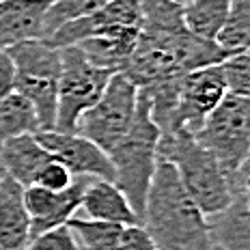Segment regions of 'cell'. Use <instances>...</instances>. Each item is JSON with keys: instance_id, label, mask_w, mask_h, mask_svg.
Here are the masks:
<instances>
[{"instance_id": "1", "label": "cell", "mask_w": 250, "mask_h": 250, "mask_svg": "<svg viewBox=\"0 0 250 250\" xmlns=\"http://www.w3.org/2000/svg\"><path fill=\"white\" fill-rule=\"evenodd\" d=\"M233 56L220 43L203 39L186 26L184 4L175 0H143V24L132 56L121 74L138 88L179 82L186 74L220 65Z\"/></svg>"}, {"instance_id": "2", "label": "cell", "mask_w": 250, "mask_h": 250, "mask_svg": "<svg viewBox=\"0 0 250 250\" xmlns=\"http://www.w3.org/2000/svg\"><path fill=\"white\" fill-rule=\"evenodd\" d=\"M140 225L158 250H209V220L199 209L170 162L158 160Z\"/></svg>"}, {"instance_id": "3", "label": "cell", "mask_w": 250, "mask_h": 250, "mask_svg": "<svg viewBox=\"0 0 250 250\" xmlns=\"http://www.w3.org/2000/svg\"><path fill=\"white\" fill-rule=\"evenodd\" d=\"M158 160L175 166L188 194L207 218L218 216L231 205L233 196L227 173L209 151L194 138V134L177 132L160 136Z\"/></svg>"}, {"instance_id": "4", "label": "cell", "mask_w": 250, "mask_h": 250, "mask_svg": "<svg viewBox=\"0 0 250 250\" xmlns=\"http://www.w3.org/2000/svg\"><path fill=\"white\" fill-rule=\"evenodd\" d=\"M160 129L151 119L149 100L138 91L136 114L129 125V132L108 151L114 168V186L125 194L132 209L143 216L147 192L158 166Z\"/></svg>"}, {"instance_id": "5", "label": "cell", "mask_w": 250, "mask_h": 250, "mask_svg": "<svg viewBox=\"0 0 250 250\" xmlns=\"http://www.w3.org/2000/svg\"><path fill=\"white\" fill-rule=\"evenodd\" d=\"M7 54L15 67V93L35 106L41 129H54L62 71L61 48L50 45L45 39H28L9 48Z\"/></svg>"}, {"instance_id": "6", "label": "cell", "mask_w": 250, "mask_h": 250, "mask_svg": "<svg viewBox=\"0 0 250 250\" xmlns=\"http://www.w3.org/2000/svg\"><path fill=\"white\" fill-rule=\"evenodd\" d=\"M62 71L59 80V104H56V127L62 134H76L78 119L86 112L114 76L110 69L93 65L78 45L61 48Z\"/></svg>"}, {"instance_id": "7", "label": "cell", "mask_w": 250, "mask_h": 250, "mask_svg": "<svg viewBox=\"0 0 250 250\" xmlns=\"http://www.w3.org/2000/svg\"><path fill=\"white\" fill-rule=\"evenodd\" d=\"M194 138L231 177L250 155V97L229 93Z\"/></svg>"}, {"instance_id": "8", "label": "cell", "mask_w": 250, "mask_h": 250, "mask_svg": "<svg viewBox=\"0 0 250 250\" xmlns=\"http://www.w3.org/2000/svg\"><path fill=\"white\" fill-rule=\"evenodd\" d=\"M136 102L138 86L125 74H114L100 100L78 119L76 134L88 138L108 153L129 132Z\"/></svg>"}, {"instance_id": "9", "label": "cell", "mask_w": 250, "mask_h": 250, "mask_svg": "<svg viewBox=\"0 0 250 250\" xmlns=\"http://www.w3.org/2000/svg\"><path fill=\"white\" fill-rule=\"evenodd\" d=\"M227 95L229 86L220 65H207L186 74L177 86V104L173 117H170L168 125L160 132V136L177 132L196 134Z\"/></svg>"}, {"instance_id": "10", "label": "cell", "mask_w": 250, "mask_h": 250, "mask_svg": "<svg viewBox=\"0 0 250 250\" xmlns=\"http://www.w3.org/2000/svg\"><path fill=\"white\" fill-rule=\"evenodd\" d=\"M37 143L54 160L65 164L74 177H95L114 181V168L108 153L80 134H62L59 129H41L35 134Z\"/></svg>"}, {"instance_id": "11", "label": "cell", "mask_w": 250, "mask_h": 250, "mask_svg": "<svg viewBox=\"0 0 250 250\" xmlns=\"http://www.w3.org/2000/svg\"><path fill=\"white\" fill-rule=\"evenodd\" d=\"M95 177H76L65 192H52L37 184L24 188V205L30 216V237L43 231L67 225L69 218L78 216L84 188Z\"/></svg>"}, {"instance_id": "12", "label": "cell", "mask_w": 250, "mask_h": 250, "mask_svg": "<svg viewBox=\"0 0 250 250\" xmlns=\"http://www.w3.org/2000/svg\"><path fill=\"white\" fill-rule=\"evenodd\" d=\"M140 35V26L108 24L95 28L86 39L78 41V48L93 65L110 69L112 74H121L132 56Z\"/></svg>"}, {"instance_id": "13", "label": "cell", "mask_w": 250, "mask_h": 250, "mask_svg": "<svg viewBox=\"0 0 250 250\" xmlns=\"http://www.w3.org/2000/svg\"><path fill=\"white\" fill-rule=\"evenodd\" d=\"M50 4L52 0H0V52L28 39H43Z\"/></svg>"}, {"instance_id": "14", "label": "cell", "mask_w": 250, "mask_h": 250, "mask_svg": "<svg viewBox=\"0 0 250 250\" xmlns=\"http://www.w3.org/2000/svg\"><path fill=\"white\" fill-rule=\"evenodd\" d=\"M30 242V216L24 205V188L9 175L0 179V248L24 250Z\"/></svg>"}, {"instance_id": "15", "label": "cell", "mask_w": 250, "mask_h": 250, "mask_svg": "<svg viewBox=\"0 0 250 250\" xmlns=\"http://www.w3.org/2000/svg\"><path fill=\"white\" fill-rule=\"evenodd\" d=\"M82 218L102 222H117V225H140V216L132 209L125 194L114 186V181L91 179L84 188L80 201Z\"/></svg>"}, {"instance_id": "16", "label": "cell", "mask_w": 250, "mask_h": 250, "mask_svg": "<svg viewBox=\"0 0 250 250\" xmlns=\"http://www.w3.org/2000/svg\"><path fill=\"white\" fill-rule=\"evenodd\" d=\"M50 160L52 155L37 143L35 134H24L0 145V170L22 188L33 186L41 166Z\"/></svg>"}, {"instance_id": "17", "label": "cell", "mask_w": 250, "mask_h": 250, "mask_svg": "<svg viewBox=\"0 0 250 250\" xmlns=\"http://www.w3.org/2000/svg\"><path fill=\"white\" fill-rule=\"evenodd\" d=\"M209 220L211 239L225 250H250V211L242 203L233 201L225 211Z\"/></svg>"}, {"instance_id": "18", "label": "cell", "mask_w": 250, "mask_h": 250, "mask_svg": "<svg viewBox=\"0 0 250 250\" xmlns=\"http://www.w3.org/2000/svg\"><path fill=\"white\" fill-rule=\"evenodd\" d=\"M41 129L35 106L20 93H11L0 102V145L24 134H37Z\"/></svg>"}, {"instance_id": "19", "label": "cell", "mask_w": 250, "mask_h": 250, "mask_svg": "<svg viewBox=\"0 0 250 250\" xmlns=\"http://www.w3.org/2000/svg\"><path fill=\"white\" fill-rule=\"evenodd\" d=\"M229 9L231 0H188L184 4L186 26L199 37L216 41L229 18Z\"/></svg>"}, {"instance_id": "20", "label": "cell", "mask_w": 250, "mask_h": 250, "mask_svg": "<svg viewBox=\"0 0 250 250\" xmlns=\"http://www.w3.org/2000/svg\"><path fill=\"white\" fill-rule=\"evenodd\" d=\"M216 43L231 54L250 52V0H231L229 18L218 33Z\"/></svg>"}, {"instance_id": "21", "label": "cell", "mask_w": 250, "mask_h": 250, "mask_svg": "<svg viewBox=\"0 0 250 250\" xmlns=\"http://www.w3.org/2000/svg\"><path fill=\"white\" fill-rule=\"evenodd\" d=\"M106 2H110V0H52L48 13H45V22H43V28H45L43 39H48L62 24L95 13Z\"/></svg>"}, {"instance_id": "22", "label": "cell", "mask_w": 250, "mask_h": 250, "mask_svg": "<svg viewBox=\"0 0 250 250\" xmlns=\"http://www.w3.org/2000/svg\"><path fill=\"white\" fill-rule=\"evenodd\" d=\"M220 67L225 71L229 93L250 97V52H239V54L229 56L227 61L220 62Z\"/></svg>"}, {"instance_id": "23", "label": "cell", "mask_w": 250, "mask_h": 250, "mask_svg": "<svg viewBox=\"0 0 250 250\" xmlns=\"http://www.w3.org/2000/svg\"><path fill=\"white\" fill-rule=\"evenodd\" d=\"M24 250H80V244H78L74 231L67 225H62L30 237Z\"/></svg>"}, {"instance_id": "24", "label": "cell", "mask_w": 250, "mask_h": 250, "mask_svg": "<svg viewBox=\"0 0 250 250\" xmlns=\"http://www.w3.org/2000/svg\"><path fill=\"white\" fill-rule=\"evenodd\" d=\"M74 179L76 177L71 175V170L67 168L65 164H61L59 160L52 158L50 162H45L43 166H41L35 184L45 188V190H52V192H65L67 188L74 184Z\"/></svg>"}, {"instance_id": "25", "label": "cell", "mask_w": 250, "mask_h": 250, "mask_svg": "<svg viewBox=\"0 0 250 250\" xmlns=\"http://www.w3.org/2000/svg\"><path fill=\"white\" fill-rule=\"evenodd\" d=\"M114 250H158L143 225H125Z\"/></svg>"}, {"instance_id": "26", "label": "cell", "mask_w": 250, "mask_h": 250, "mask_svg": "<svg viewBox=\"0 0 250 250\" xmlns=\"http://www.w3.org/2000/svg\"><path fill=\"white\" fill-rule=\"evenodd\" d=\"M15 93V67L7 52H0V102Z\"/></svg>"}, {"instance_id": "27", "label": "cell", "mask_w": 250, "mask_h": 250, "mask_svg": "<svg viewBox=\"0 0 250 250\" xmlns=\"http://www.w3.org/2000/svg\"><path fill=\"white\" fill-rule=\"evenodd\" d=\"M209 250H225V248H222V246H220V244H216V242H213V244H211V246H209Z\"/></svg>"}, {"instance_id": "28", "label": "cell", "mask_w": 250, "mask_h": 250, "mask_svg": "<svg viewBox=\"0 0 250 250\" xmlns=\"http://www.w3.org/2000/svg\"><path fill=\"white\" fill-rule=\"evenodd\" d=\"M175 2H179V4H188V0H175Z\"/></svg>"}, {"instance_id": "29", "label": "cell", "mask_w": 250, "mask_h": 250, "mask_svg": "<svg viewBox=\"0 0 250 250\" xmlns=\"http://www.w3.org/2000/svg\"><path fill=\"white\" fill-rule=\"evenodd\" d=\"M2 175H4V173H2V170H0V179H2Z\"/></svg>"}, {"instance_id": "30", "label": "cell", "mask_w": 250, "mask_h": 250, "mask_svg": "<svg viewBox=\"0 0 250 250\" xmlns=\"http://www.w3.org/2000/svg\"><path fill=\"white\" fill-rule=\"evenodd\" d=\"M0 250H2V248H0Z\"/></svg>"}]
</instances>
